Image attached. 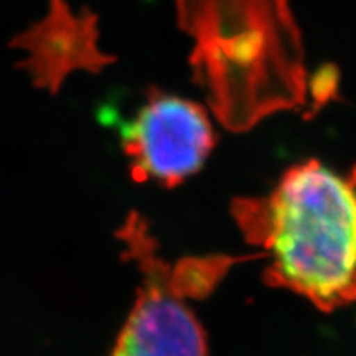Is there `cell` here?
Wrapping results in <instances>:
<instances>
[{
	"instance_id": "3957f363",
	"label": "cell",
	"mask_w": 356,
	"mask_h": 356,
	"mask_svg": "<svg viewBox=\"0 0 356 356\" xmlns=\"http://www.w3.org/2000/svg\"><path fill=\"white\" fill-rule=\"evenodd\" d=\"M124 257L134 261L142 275L137 300L109 356H208L202 325L190 309V299L208 296L238 261L264 254L163 259L149 222L131 211L119 229Z\"/></svg>"
},
{
	"instance_id": "6da1fadb",
	"label": "cell",
	"mask_w": 356,
	"mask_h": 356,
	"mask_svg": "<svg viewBox=\"0 0 356 356\" xmlns=\"http://www.w3.org/2000/svg\"><path fill=\"white\" fill-rule=\"evenodd\" d=\"M177 17L195 43V81L228 131L305 108V53L289 0H177Z\"/></svg>"
},
{
	"instance_id": "5b68a950",
	"label": "cell",
	"mask_w": 356,
	"mask_h": 356,
	"mask_svg": "<svg viewBox=\"0 0 356 356\" xmlns=\"http://www.w3.org/2000/svg\"><path fill=\"white\" fill-rule=\"evenodd\" d=\"M97 17L84 10L74 12L66 0H50L38 22L17 33L10 47L20 51L17 63L38 89L56 95L65 79L74 71H99L114 58L101 51Z\"/></svg>"
},
{
	"instance_id": "7a4b0ae2",
	"label": "cell",
	"mask_w": 356,
	"mask_h": 356,
	"mask_svg": "<svg viewBox=\"0 0 356 356\" xmlns=\"http://www.w3.org/2000/svg\"><path fill=\"white\" fill-rule=\"evenodd\" d=\"M248 243L264 249V282L332 312L356 302V168L318 160L289 168L277 186L231 207Z\"/></svg>"
},
{
	"instance_id": "277c9868",
	"label": "cell",
	"mask_w": 356,
	"mask_h": 356,
	"mask_svg": "<svg viewBox=\"0 0 356 356\" xmlns=\"http://www.w3.org/2000/svg\"><path fill=\"white\" fill-rule=\"evenodd\" d=\"M216 137L207 111L197 102L152 91L122 129L124 152L136 181L177 186L198 172Z\"/></svg>"
}]
</instances>
